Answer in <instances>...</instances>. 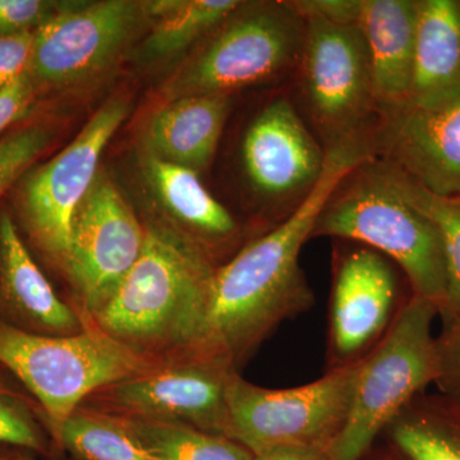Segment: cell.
I'll return each mask as SVG.
<instances>
[{
	"instance_id": "cell-3",
	"label": "cell",
	"mask_w": 460,
	"mask_h": 460,
	"mask_svg": "<svg viewBox=\"0 0 460 460\" xmlns=\"http://www.w3.org/2000/svg\"><path fill=\"white\" fill-rule=\"evenodd\" d=\"M332 237L377 251L402 269L411 293L447 299L443 243L434 223L402 198L371 159L335 190L314 223L311 239Z\"/></svg>"
},
{
	"instance_id": "cell-5",
	"label": "cell",
	"mask_w": 460,
	"mask_h": 460,
	"mask_svg": "<svg viewBox=\"0 0 460 460\" xmlns=\"http://www.w3.org/2000/svg\"><path fill=\"white\" fill-rule=\"evenodd\" d=\"M434 302L408 296L383 341L359 361L349 411L328 460H361L399 411L438 377Z\"/></svg>"
},
{
	"instance_id": "cell-32",
	"label": "cell",
	"mask_w": 460,
	"mask_h": 460,
	"mask_svg": "<svg viewBox=\"0 0 460 460\" xmlns=\"http://www.w3.org/2000/svg\"><path fill=\"white\" fill-rule=\"evenodd\" d=\"M304 18L337 23H358L361 0H290Z\"/></svg>"
},
{
	"instance_id": "cell-22",
	"label": "cell",
	"mask_w": 460,
	"mask_h": 460,
	"mask_svg": "<svg viewBox=\"0 0 460 460\" xmlns=\"http://www.w3.org/2000/svg\"><path fill=\"white\" fill-rule=\"evenodd\" d=\"M242 4L237 0H159L144 3L154 26L142 48L148 60L177 56L210 35Z\"/></svg>"
},
{
	"instance_id": "cell-17",
	"label": "cell",
	"mask_w": 460,
	"mask_h": 460,
	"mask_svg": "<svg viewBox=\"0 0 460 460\" xmlns=\"http://www.w3.org/2000/svg\"><path fill=\"white\" fill-rule=\"evenodd\" d=\"M419 0H361L358 26L378 111L407 104L413 75Z\"/></svg>"
},
{
	"instance_id": "cell-23",
	"label": "cell",
	"mask_w": 460,
	"mask_h": 460,
	"mask_svg": "<svg viewBox=\"0 0 460 460\" xmlns=\"http://www.w3.org/2000/svg\"><path fill=\"white\" fill-rule=\"evenodd\" d=\"M58 450L78 460H153L122 417L81 404L54 438Z\"/></svg>"
},
{
	"instance_id": "cell-28",
	"label": "cell",
	"mask_w": 460,
	"mask_h": 460,
	"mask_svg": "<svg viewBox=\"0 0 460 460\" xmlns=\"http://www.w3.org/2000/svg\"><path fill=\"white\" fill-rule=\"evenodd\" d=\"M66 5L45 0H0V35L36 31Z\"/></svg>"
},
{
	"instance_id": "cell-31",
	"label": "cell",
	"mask_w": 460,
	"mask_h": 460,
	"mask_svg": "<svg viewBox=\"0 0 460 460\" xmlns=\"http://www.w3.org/2000/svg\"><path fill=\"white\" fill-rule=\"evenodd\" d=\"M35 81L27 71L0 90V133L26 114L35 98Z\"/></svg>"
},
{
	"instance_id": "cell-27",
	"label": "cell",
	"mask_w": 460,
	"mask_h": 460,
	"mask_svg": "<svg viewBox=\"0 0 460 460\" xmlns=\"http://www.w3.org/2000/svg\"><path fill=\"white\" fill-rule=\"evenodd\" d=\"M49 133L29 127L0 141V198L49 144Z\"/></svg>"
},
{
	"instance_id": "cell-1",
	"label": "cell",
	"mask_w": 460,
	"mask_h": 460,
	"mask_svg": "<svg viewBox=\"0 0 460 460\" xmlns=\"http://www.w3.org/2000/svg\"><path fill=\"white\" fill-rule=\"evenodd\" d=\"M372 153L367 142L326 151L325 169L305 201L217 266L199 350L238 370L280 323L310 310L314 293L299 266L302 247L332 193Z\"/></svg>"
},
{
	"instance_id": "cell-13",
	"label": "cell",
	"mask_w": 460,
	"mask_h": 460,
	"mask_svg": "<svg viewBox=\"0 0 460 460\" xmlns=\"http://www.w3.org/2000/svg\"><path fill=\"white\" fill-rule=\"evenodd\" d=\"M326 151L299 113L295 100H270L248 126L242 141V164L251 189L280 219L298 208L319 183Z\"/></svg>"
},
{
	"instance_id": "cell-14",
	"label": "cell",
	"mask_w": 460,
	"mask_h": 460,
	"mask_svg": "<svg viewBox=\"0 0 460 460\" xmlns=\"http://www.w3.org/2000/svg\"><path fill=\"white\" fill-rule=\"evenodd\" d=\"M144 18V3L129 0L66 4L36 30L30 75L50 86L86 80L119 56Z\"/></svg>"
},
{
	"instance_id": "cell-15",
	"label": "cell",
	"mask_w": 460,
	"mask_h": 460,
	"mask_svg": "<svg viewBox=\"0 0 460 460\" xmlns=\"http://www.w3.org/2000/svg\"><path fill=\"white\" fill-rule=\"evenodd\" d=\"M375 159L440 198L460 199V96L431 107L410 102L380 114Z\"/></svg>"
},
{
	"instance_id": "cell-29",
	"label": "cell",
	"mask_w": 460,
	"mask_h": 460,
	"mask_svg": "<svg viewBox=\"0 0 460 460\" xmlns=\"http://www.w3.org/2000/svg\"><path fill=\"white\" fill-rule=\"evenodd\" d=\"M438 349V377L435 385L438 393L460 404V321L443 323L436 335Z\"/></svg>"
},
{
	"instance_id": "cell-21",
	"label": "cell",
	"mask_w": 460,
	"mask_h": 460,
	"mask_svg": "<svg viewBox=\"0 0 460 460\" xmlns=\"http://www.w3.org/2000/svg\"><path fill=\"white\" fill-rule=\"evenodd\" d=\"M384 434L407 460H460V404L441 393H422Z\"/></svg>"
},
{
	"instance_id": "cell-33",
	"label": "cell",
	"mask_w": 460,
	"mask_h": 460,
	"mask_svg": "<svg viewBox=\"0 0 460 460\" xmlns=\"http://www.w3.org/2000/svg\"><path fill=\"white\" fill-rule=\"evenodd\" d=\"M253 460H328V453L323 450L287 447L259 454L253 456Z\"/></svg>"
},
{
	"instance_id": "cell-34",
	"label": "cell",
	"mask_w": 460,
	"mask_h": 460,
	"mask_svg": "<svg viewBox=\"0 0 460 460\" xmlns=\"http://www.w3.org/2000/svg\"><path fill=\"white\" fill-rule=\"evenodd\" d=\"M12 460H78L75 458H60V456H54V458H47V456H35V454L21 452L18 450L16 456H13Z\"/></svg>"
},
{
	"instance_id": "cell-10",
	"label": "cell",
	"mask_w": 460,
	"mask_h": 460,
	"mask_svg": "<svg viewBox=\"0 0 460 460\" xmlns=\"http://www.w3.org/2000/svg\"><path fill=\"white\" fill-rule=\"evenodd\" d=\"M146 229L113 183L98 174L75 211L60 270L75 310L90 323L109 304L140 259Z\"/></svg>"
},
{
	"instance_id": "cell-6",
	"label": "cell",
	"mask_w": 460,
	"mask_h": 460,
	"mask_svg": "<svg viewBox=\"0 0 460 460\" xmlns=\"http://www.w3.org/2000/svg\"><path fill=\"white\" fill-rule=\"evenodd\" d=\"M305 20L295 75L305 123L325 151L353 142L374 145L380 111L358 23Z\"/></svg>"
},
{
	"instance_id": "cell-9",
	"label": "cell",
	"mask_w": 460,
	"mask_h": 460,
	"mask_svg": "<svg viewBox=\"0 0 460 460\" xmlns=\"http://www.w3.org/2000/svg\"><path fill=\"white\" fill-rule=\"evenodd\" d=\"M234 372L222 357L193 350L102 387L84 404L123 419L177 423L228 438L226 389Z\"/></svg>"
},
{
	"instance_id": "cell-2",
	"label": "cell",
	"mask_w": 460,
	"mask_h": 460,
	"mask_svg": "<svg viewBox=\"0 0 460 460\" xmlns=\"http://www.w3.org/2000/svg\"><path fill=\"white\" fill-rule=\"evenodd\" d=\"M138 261L90 323L157 359L199 350L217 265L163 223H146Z\"/></svg>"
},
{
	"instance_id": "cell-12",
	"label": "cell",
	"mask_w": 460,
	"mask_h": 460,
	"mask_svg": "<svg viewBox=\"0 0 460 460\" xmlns=\"http://www.w3.org/2000/svg\"><path fill=\"white\" fill-rule=\"evenodd\" d=\"M407 298H401L394 263L387 257L362 244L335 252L328 371L362 361L385 337Z\"/></svg>"
},
{
	"instance_id": "cell-16",
	"label": "cell",
	"mask_w": 460,
	"mask_h": 460,
	"mask_svg": "<svg viewBox=\"0 0 460 460\" xmlns=\"http://www.w3.org/2000/svg\"><path fill=\"white\" fill-rule=\"evenodd\" d=\"M0 319L41 335H75L89 325L58 296L7 213L0 215Z\"/></svg>"
},
{
	"instance_id": "cell-4",
	"label": "cell",
	"mask_w": 460,
	"mask_h": 460,
	"mask_svg": "<svg viewBox=\"0 0 460 460\" xmlns=\"http://www.w3.org/2000/svg\"><path fill=\"white\" fill-rule=\"evenodd\" d=\"M164 361L136 352L90 323L78 334L41 335L0 319V366L32 395L53 440L91 395Z\"/></svg>"
},
{
	"instance_id": "cell-24",
	"label": "cell",
	"mask_w": 460,
	"mask_h": 460,
	"mask_svg": "<svg viewBox=\"0 0 460 460\" xmlns=\"http://www.w3.org/2000/svg\"><path fill=\"white\" fill-rule=\"evenodd\" d=\"M375 160L390 184L438 228L447 269V299L438 319L443 323L460 321V199L432 195L393 166Z\"/></svg>"
},
{
	"instance_id": "cell-8",
	"label": "cell",
	"mask_w": 460,
	"mask_h": 460,
	"mask_svg": "<svg viewBox=\"0 0 460 460\" xmlns=\"http://www.w3.org/2000/svg\"><path fill=\"white\" fill-rule=\"evenodd\" d=\"M358 363L290 389H268L234 372L226 389L228 438L253 456L275 449L330 447L349 411Z\"/></svg>"
},
{
	"instance_id": "cell-26",
	"label": "cell",
	"mask_w": 460,
	"mask_h": 460,
	"mask_svg": "<svg viewBox=\"0 0 460 460\" xmlns=\"http://www.w3.org/2000/svg\"><path fill=\"white\" fill-rule=\"evenodd\" d=\"M0 447H14L47 458L60 454L40 407L3 380H0Z\"/></svg>"
},
{
	"instance_id": "cell-7",
	"label": "cell",
	"mask_w": 460,
	"mask_h": 460,
	"mask_svg": "<svg viewBox=\"0 0 460 460\" xmlns=\"http://www.w3.org/2000/svg\"><path fill=\"white\" fill-rule=\"evenodd\" d=\"M305 32V20L290 0L251 5L242 2L175 75L171 95H229L295 75Z\"/></svg>"
},
{
	"instance_id": "cell-35",
	"label": "cell",
	"mask_w": 460,
	"mask_h": 460,
	"mask_svg": "<svg viewBox=\"0 0 460 460\" xmlns=\"http://www.w3.org/2000/svg\"><path fill=\"white\" fill-rule=\"evenodd\" d=\"M17 452L18 450L14 452V450H11L7 447H0V460H12Z\"/></svg>"
},
{
	"instance_id": "cell-25",
	"label": "cell",
	"mask_w": 460,
	"mask_h": 460,
	"mask_svg": "<svg viewBox=\"0 0 460 460\" xmlns=\"http://www.w3.org/2000/svg\"><path fill=\"white\" fill-rule=\"evenodd\" d=\"M123 420L153 460H253L255 456L226 436L177 423Z\"/></svg>"
},
{
	"instance_id": "cell-30",
	"label": "cell",
	"mask_w": 460,
	"mask_h": 460,
	"mask_svg": "<svg viewBox=\"0 0 460 460\" xmlns=\"http://www.w3.org/2000/svg\"><path fill=\"white\" fill-rule=\"evenodd\" d=\"M33 36L35 31L0 35V90L29 71Z\"/></svg>"
},
{
	"instance_id": "cell-19",
	"label": "cell",
	"mask_w": 460,
	"mask_h": 460,
	"mask_svg": "<svg viewBox=\"0 0 460 460\" xmlns=\"http://www.w3.org/2000/svg\"><path fill=\"white\" fill-rule=\"evenodd\" d=\"M145 169L156 195L177 222L174 229L219 266L217 250L232 246L241 233L234 217L206 190L198 172L150 154Z\"/></svg>"
},
{
	"instance_id": "cell-20",
	"label": "cell",
	"mask_w": 460,
	"mask_h": 460,
	"mask_svg": "<svg viewBox=\"0 0 460 460\" xmlns=\"http://www.w3.org/2000/svg\"><path fill=\"white\" fill-rule=\"evenodd\" d=\"M460 96V0H419L408 102L431 107Z\"/></svg>"
},
{
	"instance_id": "cell-11",
	"label": "cell",
	"mask_w": 460,
	"mask_h": 460,
	"mask_svg": "<svg viewBox=\"0 0 460 460\" xmlns=\"http://www.w3.org/2000/svg\"><path fill=\"white\" fill-rule=\"evenodd\" d=\"M128 104L102 105L71 144L30 175L22 190V215L36 247L60 268L78 206L98 177L102 151L128 115Z\"/></svg>"
},
{
	"instance_id": "cell-18",
	"label": "cell",
	"mask_w": 460,
	"mask_h": 460,
	"mask_svg": "<svg viewBox=\"0 0 460 460\" xmlns=\"http://www.w3.org/2000/svg\"><path fill=\"white\" fill-rule=\"evenodd\" d=\"M230 109L229 95L172 99L147 127L148 154L199 172L213 162Z\"/></svg>"
}]
</instances>
